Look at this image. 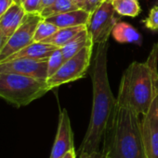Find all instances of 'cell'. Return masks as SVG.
I'll return each instance as SVG.
<instances>
[{"instance_id":"6da1fadb","label":"cell","mask_w":158,"mask_h":158,"mask_svg":"<svg viewBox=\"0 0 158 158\" xmlns=\"http://www.w3.org/2000/svg\"><path fill=\"white\" fill-rule=\"evenodd\" d=\"M108 43L98 45L93 58L90 77L93 102L88 127L78 149L79 158H88L100 152V145L114 116L116 106L107 73Z\"/></svg>"},{"instance_id":"7a4b0ae2","label":"cell","mask_w":158,"mask_h":158,"mask_svg":"<svg viewBox=\"0 0 158 158\" xmlns=\"http://www.w3.org/2000/svg\"><path fill=\"white\" fill-rule=\"evenodd\" d=\"M158 44L145 62H132L124 71L116 104L145 115L158 96Z\"/></svg>"},{"instance_id":"3957f363","label":"cell","mask_w":158,"mask_h":158,"mask_svg":"<svg viewBox=\"0 0 158 158\" xmlns=\"http://www.w3.org/2000/svg\"><path fill=\"white\" fill-rule=\"evenodd\" d=\"M140 116L134 110L116 104L103 138V157L146 158Z\"/></svg>"},{"instance_id":"277c9868","label":"cell","mask_w":158,"mask_h":158,"mask_svg":"<svg viewBox=\"0 0 158 158\" xmlns=\"http://www.w3.org/2000/svg\"><path fill=\"white\" fill-rule=\"evenodd\" d=\"M50 91L47 81L14 73H0V97L21 107Z\"/></svg>"},{"instance_id":"5b68a950","label":"cell","mask_w":158,"mask_h":158,"mask_svg":"<svg viewBox=\"0 0 158 158\" xmlns=\"http://www.w3.org/2000/svg\"><path fill=\"white\" fill-rule=\"evenodd\" d=\"M92 48L93 44L88 45L75 56L66 60L61 69L47 80L50 90L85 77L91 63Z\"/></svg>"},{"instance_id":"8992f818","label":"cell","mask_w":158,"mask_h":158,"mask_svg":"<svg viewBox=\"0 0 158 158\" xmlns=\"http://www.w3.org/2000/svg\"><path fill=\"white\" fill-rule=\"evenodd\" d=\"M115 13L112 0H105L90 14L87 29L93 44L99 45L108 41L114 28L118 23Z\"/></svg>"},{"instance_id":"52a82bcc","label":"cell","mask_w":158,"mask_h":158,"mask_svg":"<svg viewBox=\"0 0 158 158\" xmlns=\"http://www.w3.org/2000/svg\"><path fill=\"white\" fill-rule=\"evenodd\" d=\"M44 19L39 13H26L21 24L7 39L0 52V63L34 42L38 24Z\"/></svg>"},{"instance_id":"ba28073f","label":"cell","mask_w":158,"mask_h":158,"mask_svg":"<svg viewBox=\"0 0 158 158\" xmlns=\"http://www.w3.org/2000/svg\"><path fill=\"white\" fill-rule=\"evenodd\" d=\"M48 58H18L0 63V73H14L39 80H47Z\"/></svg>"},{"instance_id":"9c48e42d","label":"cell","mask_w":158,"mask_h":158,"mask_svg":"<svg viewBox=\"0 0 158 158\" xmlns=\"http://www.w3.org/2000/svg\"><path fill=\"white\" fill-rule=\"evenodd\" d=\"M142 132L146 158H158V96L142 116Z\"/></svg>"},{"instance_id":"30bf717a","label":"cell","mask_w":158,"mask_h":158,"mask_svg":"<svg viewBox=\"0 0 158 158\" xmlns=\"http://www.w3.org/2000/svg\"><path fill=\"white\" fill-rule=\"evenodd\" d=\"M74 146V133L66 109H61L59 116V124L55 141L49 158H62Z\"/></svg>"},{"instance_id":"8fae6325","label":"cell","mask_w":158,"mask_h":158,"mask_svg":"<svg viewBox=\"0 0 158 158\" xmlns=\"http://www.w3.org/2000/svg\"><path fill=\"white\" fill-rule=\"evenodd\" d=\"M26 12L20 2H14L0 18V31L8 39L21 24Z\"/></svg>"},{"instance_id":"7c38bea8","label":"cell","mask_w":158,"mask_h":158,"mask_svg":"<svg viewBox=\"0 0 158 158\" xmlns=\"http://www.w3.org/2000/svg\"><path fill=\"white\" fill-rule=\"evenodd\" d=\"M60 47L55 46L50 44L43 43V42H33L26 47L22 48L19 52L10 56L7 60H13L18 58H29V59H46L49 58V56ZM4 61V62H5Z\"/></svg>"},{"instance_id":"4fadbf2b","label":"cell","mask_w":158,"mask_h":158,"mask_svg":"<svg viewBox=\"0 0 158 158\" xmlns=\"http://www.w3.org/2000/svg\"><path fill=\"white\" fill-rule=\"evenodd\" d=\"M90 13L88 11L78 8L75 10L68 11L65 13L58 14L49 18L45 19V20L56 25L59 29L67 27H75L87 25L89 20Z\"/></svg>"},{"instance_id":"5bb4252c","label":"cell","mask_w":158,"mask_h":158,"mask_svg":"<svg viewBox=\"0 0 158 158\" xmlns=\"http://www.w3.org/2000/svg\"><path fill=\"white\" fill-rule=\"evenodd\" d=\"M90 44H93V43L88 31V29L86 28L85 30L80 31L76 36H74L68 44L61 47V50L64 59L68 60L74 56H75L77 53H79L83 48Z\"/></svg>"},{"instance_id":"9a60e30c","label":"cell","mask_w":158,"mask_h":158,"mask_svg":"<svg viewBox=\"0 0 158 158\" xmlns=\"http://www.w3.org/2000/svg\"><path fill=\"white\" fill-rule=\"evenodd\" d=\"M113 37L118 43L142 44V38L140 32L131 25L126 22H118L113 30Z\"/></svg>"},{"instance_id":"2e32d148","label":"cell","mask_w":158,"mask_h":158,"mask_svg":"<svg viewBox=\"0 0 158 158\" xmlns=\"http://www.w3.org/2000/svg\"><path fill=\"white\" fill-rule=\"evenodd\" d=\"M87 25L83 26H75V27H67L59 29L53 35L47 38L43 41V43L50 44L58 47H62L66 44H68L74 36H76L80 31L85 30Z\"/></svg>"},{"instance_id":"e0dca14e","label":"cell","mask_w":158,"mask_h":158,"mask_svg":"<svg viewBox=\"0 0 158 158\" xmlns=\"http://www.w3.org/2000/svg\"><path fill=\"white\" fill-rule=\"evenodd\" d=\"M78 8H79L78 6L71 0H55L53 4L44 8L41 11L40 15L45 19L47 18H49L58 14L65 13L68 11L75 10Z\"/></svg>"},{"instance_id":"ac0fdd59","label":"cell","mask_w":158,"mask_h":158,"mask_svg":"<svg viewBox=\"0 0 158 158\" xmlns=\"http://www.w3.org/2000/svg\"><path fill=\"white\" fill-rule=\"evenodd\" d=\"M115 12L120 16L137 17L141 13L138 0H112Z\"/></svg>"},{"instance_id":"d6986e66","label":"cell","mask_w":158,"mask_h":158,"mask_svg":"<svg viewBox=\"0 0 158 158\" xmlns=\"http://www.w3.org/2000/svg\"><path fill=\"white\" fill-rule=\"evenodd\" d=\"M58 30L59 28L56 25L43 19L36 28V31L34 36V42H43L47 38L53 35Z\"/></svg>"},{"instance_id":"ffe728a7","label":"cell","mask_w":158,"mask_h":158,"mask_svg":"<svg viewBox=\"0 0 158 158\" xmlns=\"http://www.w3.org/2000/svg\"><path fill=\"white\" fill-rule=\"evenodd\" d=\"M66 60L64 59L61 48H58L48 58V65H47V79L54 75L61 67L64 64Z\"/></svg>"},{"instance_id":"44dd1931","label":"cell","mask_w":158,"mask_h":158,"mask_svg":"<svg viewBox=\"0 0 158 158\" xmlns=\"http://www.w3.org/2000/svg\"><path fill=\"white\" fill-rule=\"evenodd\" d=\"M145 26L153 31L158 30V3L152 7L146 19H144Z\"/></svg>"},{"instance_id":"7402d4cb","label":"cell","mask_w":158,"mask_h":158,"mask_svg":"<svg viewBox=\"0 0 158 158\" xmlns=\"http://www.w3.org/2000/svg\"><path fill=\"white\" fill-rule=\"evenodd\" d=\"M105 0H79L77 3V6L79 8L84 9L91 14Z\"/></svg>"},{"instance_id":"603a6c76","label":"cell","mask_w":158,"mask_h":158,"mask_svg":"<svg viewBox=\"0 0 158 158\" xmlns=\"http://www.w3.org/2000/svg\"><path fill=\"white\" fill-rule=\"evenodd\" d=\"M26 13H41V0H24L21 3Z\"/></svg>"},{"instance_id":"cb8c5ba5","label":"cell","mask_w":158,"mask_h":158,"mask_svg":"<svg viewBox=\"0 0 158 158\" xmlns=\"http://www.w3.org/2000/svg\"><path fill=\"white\" fill-rule=\"evenodd\" d=\"M13 3H14L13 0H0V18L12 6Z\"/></svg>"},{"instance_id":"d4e9b609","label":"cell","mask_w":158,"mask_h":158,"mask_svg":"<svg viewBox=\"0 0 158 158\" xmlns=\"http://www.w3.org/2000/svg\"><path fill=\"white\" fill-rule=\"evenodd\" d=\"M62 158H77V154L75 152V149L74 148L71 149Z\"/></svg>"},{"instance_id":"484cf974","label":"cell","mask_w":158,"mask_h":158,"mask_svg":"<svg viewBox=\"0 0 158 158\" xmlns=\"http://www.w3.org/2000/svg\"><path fill=\"white\" fill-rule=\"evenodd\" d=\"M7 41V37L2 33V31H0V52H1V50H2V48L4 47V45L6 44Z\"/></svg>"},{"instance_id":"4316f807","label":"cell","mask_w":158,"mask_h":158,"mask_svg":"<svg viewBox=\"0 0 158 158\" xmlns=\"http://www.w3.org/2000/svg\"><path fill=\"white\" fill-rule=\"evenodd\" d=\"M55 2V0H41V7L42 10L46 7H47L48 6H50L51 4H53Z\"/></svg>"},{"instance_id":"83f0119b","label":"cell","mask_w":158,"mask_h":158,"mask_svg":"<svg viewBox=\"0 0 158 158\" xmlns=\"http://www.w3.org/2000/svg\"><path fill=\"white\" fill-rule=\"evenodd\" d=\"M88 158H104V157H103L102 154L101 152H99V153H96V154H94V155L90 156L89 157H88Z\"/></svg>"},{"instance_id":"f1b7e54d","label":"cell","mask_w":158,"mask_h":158,"mask_svg":"<svg viewBox=\"0 0 158 158\" xmlns=\"http://www.w3.org/2000/svg\"><path fill=\"white\" fill-rule=\"evenodd\" d=\"M71 1H73L74 3H75V4L77 5V3H78V1H79V0H71Z\"/></svg>"},{"instance_id":"f546056e","label":"cell","mask_w":158,"mask_h":158,"mask_svg":"<svg viewBox=\"0 0 158 158\" xmlns=\"http://www.w3.org/2000/svg\"><path fill=\"white\" fill-rule=\"evenodd\" d=\"M13 1H14V2H20V0H13Z\"/></svg>"},{"instance_id":"4dcf8cb0","label":"cell","mask_w":158,"mask_h":158,"mask_svg":"<svg viewBox=\"0 0 158 158\" xmlns=\"http://www.w3.org/2000/svg\"><path fill=\"white\" fill-rule=\"evenodd\" d=\"M20 3H22V2H23L24 0H20Z\"/></svg>"},{"instance_id":"1f68e13d","label":"cell","mask_w":158,"mask_h":158,"mask_svg":"<svg viewBox=\"0 0 158 158\" xmlns=\"http://www.w3.org/2000/svg\"><path fill=\"white\" fill-rule=\"evenodd\" d=\"M104 158H105V157H104Z\"/></svg>"}]
</instances>
